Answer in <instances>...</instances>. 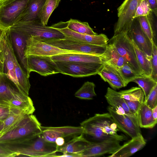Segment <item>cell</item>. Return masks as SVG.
I'll list each match as a JSON object with an SVG mask.
<instances>
[{
  "instance_id": "cell-45",
  "label": "cell",
  "mask_w": 157,
  "mask_h": 157,
  "mask_svg": "<svg viewBox=\"0 0 157 157\" xmlns=\"http://www.w3.org/2000/svg\"><path fill=\"white\" fill-rule=\"evenodd\" d=\"M16 156L15 153L11 152L2 145L0 144V157Z\"/></svg>"
},
{
  "instance_id": "cell-25",
  "label": "cell",
  "mask_w": 157,
  "mask_h": 157,
  "mask_svg": "<svg viewBox=\"0 0 157 157\" xmlns=\"http://www.w3.org/2000/svg\"><path fill=\"white\" fill-rule=\"evenodd\" d=\"M102 63H106L113 67H120L126 63L114 46L108 43L105 52L99 56Z\"/></svg>"
},
{
  "instance_id": "cell-51",
  "label": "cell",
  "mask_w": 157,
  "mask_h": 157,
  "mask_svg": "<svg viewBox=\"0 0 157 157\" xmlns=\"http://www.w3.org/2000/svg\"><path fill=\"white\" fill-rule=\"evenodd\" d=\"M3 135L2 133H0V138Z\"/></svg>"
},
{
  "instance_id": "cell-42",
  "label": "cell",
  "mask_w": 157,
  "mask_h": 157,
  "mask_svg": "<svg viewBox=\"0 0 157 157\" xmlns=\"http://www.w3.org/2000/svg\"><path fill=\"white\" fill-rule=\"evenodd\" d=\"M17 110L9 107L0 106V122H3L10 114Z\"/></svg>"
},
{
  "instance_id": "cell-5",
  "label": "cell",
  "mask_w": 157,
  "mask_h": 157,
  "mask_svg": "<svg viewBox=\"0 0 157 157\" xmlns=\"http://www.w3.org/2000/svg\"><path fill=\"white\" fill-rule=\"evenodd\" d=\"M108 43L114 46L126 63L138 75H142L137 61L133 46L128 32H121L114 35L109 40Z\"/></svg>"
},
{
  "instance_id": "cell-43",
  "label": "cell",
  "mask_w": 157,
  "mask_h": 157,
  "mask_svg": "<svg viewBox=\"0 0 157 157\" xmlns=\"http://www.w3.org/2000/svg\"><path fill=\"white\" fill-rule=\"evenodd\" d=\"M124 100L131 112L137 118L138 110L142 103L138 101H130L125 99Z\"/></svg>"
},
{
  "instance_id": "cell-26",
  "label": "cell",
  "mask_w": 157,
  "mask_h": 157,
  "mask_svg": "<svg viewBox=\"0 0 157 157\" xmlns=\"http://www.w3.org/2000/svg\"><path fill=\"white\" fill-rule=\"evenodd\" d=\"M137 118L140 128H152L156 125L157 121L153 117L152 109L144 101L138 111Z\"/></svg>"
},
{
  "instance_id": "cell-30",
  "label": "cell",
  "mask_w": 157,
  "mask_h": 157,
  "mask_svg": "<svg viewBox=\"0 0 157 157\" xmlns=\"http://www.w3.org/2000/svg\"><path fill=\"white\" fill-rule=\"evenodd\" d=\"M135 50L136 59L142 75L151 76L152 69L150 60L140 50L133 41L131 40Z\"/></svg>"
},
{
  "instance_id": "cell-36",
  "label": "cell",
  "mask_w": 157,
  "mask_h": 157,
  "mask_svg": "<svg viewBox=\"0 0 157 157\" xmlns=\"http://www.w3.org/2000/svg\"><path fill=\"white\" fill-rule=\"evenodd\" d=\"M102 64V67L97 74L99 75L105 82H106L109 80H116L121 81L124 84L119 73L115 68L106 63Z\"/></svg>"
},
{
  "instance_id": "cell-10",
  "label": "cell",
  "mask_w": 157,
  "mask_h": 157,
  "mask_svg": "<svg viewBox=\"0 0 157 157\" xmlns=\"http://www.w3.org/2000/svg\"><path fill=\"white\" fill-rule=\"evenodd\" d=\"M25 57L26 73L29 77L32 71L35 72L43 76L60 73L55 62L51 56L29 55Z\"/></svg>"
},
{
  "instance_id": "cell-19",
  "label": "cell",
  "mask_w": 157,
  "mask_h": 157,
  "mask_svg": "<svg viewBox=\"0 0 157 157\" xmlns=\"http://www.w3.org/2000/svg\"><path fill=\"white\" fill-rule=\"evenodd\" d=\"M146 142L142 134L132 138L125 143L114 153L109 156L110 157H128L141 149Z\"/></svg>"
},
{
  "instance_id": "cell-1",
  "label": "cell",
  "mask_w": 157,
  "mask_h": 157,
  "mask_svg": "<svg viewBox=\"0 0 157 157\" xmlns=\"http://www.w3.org/2000/svg\"><path fill=\"white\" fill-rule=\"evenodd\" d=\"M83 134L88 140L98 143L112 140L122 141L126 137L118 134L119 129L108 113H96L80 123Z\"/></svg>"
},
{
  "instance_id": "cell-6",
  "label": "cell",
  "mask_w": 157,
  "mask_h": 157,
  "mask_svg": "<svg viewBox=\"0 0 157 157\" xmlns=\"http://www.w3.org/2000/svg\"><path fill=\"white\" fill-rule=\"evenodd\" d=\"M37 38L44 42L61 49L99 56L105 52L107 45L86 43L66 37L62 39Z\"/></svg>"
},
{
  "instance_id": "cell-11",
  "label": "cell",
  "mask_w": 157,
  "mask_h": 157,
  "mask_svg": "<svg viewBox=\"0 0 157 157\" xmlns=\"http://www.w3.org/2000/svg\"><path fill=\"white\" fill-rule=\"evenodd\" d=\"M29 0H13L0 6V27L6 29L12 26L25 9Z\"/></svg>"
},
{
  "instance_id": "cell-24",
  "label": "cell",
  "mask_w": 157,
  "mask_h": 157,
  "mask_svg": "<svg viewBox=\"0 0 157 157\" xmlns=\"http://www.w3.org/2000/svg\"><path fill=\"white\" fill-rule=\"evenodd\" d=\"M54 61H65L101 63L99 56L81 53H69L51 56Z\"/></svg>"
},
{
  "instance_id": "cell-14",
  "label": "cell",
  "mask_w": 157,
  "mask_h": 157,
  "mask_svg": "<svg viewBox=\"0 0 157 157\" xmlns=\"http://www.w3.org/2000/svg\"><path fill=\"white\" fill-rule=\"evenodd\" d=\"M120 141L115 140L98 143L92 142L85 151L78 154V157H98L107 154L111 155L120 147Z\"/></svg>"
},
{
  "instance_id": "cell-23",
  "label": "cell",
  "mask_w": 157,
  "mask_h": 157,
  "mask_svg": "<svg viewBox=\"0 0 157 157\" xmlns=\"http://www.w3.org/2000/svg\"><path fill=\"white\" fill-rule=\"evenodd\" d=\"M9 106L22 112L27 115L33 114L35 109L33 102L29 95L20 92L10 102Z\"/></svg>"
},
{
  "instance_id": "cell-22",
  "label": "cell",
  "mask_w": 157,
  "mask_h": 157,
  "mask_svg": "<svg viewBox=\"0 0 157 157\" xmlns=\"http://www.w3.org/2000/svg\"><path fill=\"white\" fill-rule=\"evenodd\" d=\"M45 1L46 0H29L25 9L15 24L19 22L40 20V12Z\"/></svg>"
},
{
  "instance_id": "cell-46",
  "label": "cell",
  "mask_w": 157,
  "mask_h": 157,
  "mask_svg": "<svg viewBox=\"0 0 157 157\" xmlns=\"http://www.w3.org/2000/svg\"><path fill=\"white\" fill-rule=\"evenodd\" d=\"M148 3L151 11L156 16L157 14V0H147Z\"/></svg>"
},
{
  "instance_id": "cell-28",
  "label": "cell",
  "mask_w": 157,
  "mask_h": 157,
  "mask_svg": "<svg viewBox=\"0 0 157 157\" xmlns=\"http://www.w3.org/2000/svg\"><path fill=\"white\" fill-rule=\"evenodd\" d=\"M151 14L147 16H140L137 18L142 30L151 41L157 45L156 29L151 21Z\"/></svg>"
},
{
  "instance_id": "cell-38",
  "label": "cell",
  "mask_w": 157,
  "mask_h": 157,
  "mask_svg": "<svg viewBox=\"0 0 157 157\" xmlns=\"http://www.w3.org/2000/svg\"><path fill=\"white\" fill-rule=\"evenodd\" d=\"M152 13L150 5L147 0H141L135 12L134 18L149 15Z\"/></svg>"
},
{
  "instance_id": "cell-18",
  "label": "cell",
  "mask_w": 157,
  "mask_h": 157,
  "mask_svg": "<svg viewBox=\"0 0 157 157\" xmlns=\"http://www.w3.org/2000/svg\"><path fill=\"white\" fill-rule=\"evenodd\" d=\"M6 29L17 59L26 73V59L25 55L26 39L21 34L15 29L10 28Z\"/></svg>"
},
{
  "instance_id": "cell-49",
  "label": "cell",
  "mask_w": 157,
  "mask_h": 157,
  "mask_svg": "<svg viewBox=\"0 0 157 157\" xmlns=\"http://www.w3.org/2000/svg\"><path fill=\"white\" fill-rule=\"evenodd\" d=\"M3 128V122H0V133Z\"/></svg>"
},
{
  "instance_id": "cell-44",
  "label": "cell",
  "mask_w": 157,
  "mask_h": 157,
  "mask_svg": "<svg viewBox=\"0 0 157 157\" xmlns=\"http://www.w3.org/2000/svg\"><path fill=\"white\" fill-rule=\"evenodd\" d=\"M106 82L109 83L112 89L115 90L125 86L123 82L118 80H109Z\"/></svg>"
},
{
  "instance_id": "cell-53",
  "label": "cell",
  "mask_w": 157,
  "mask_h": 157,
  "mask_svg": "<svg viewBox=\"0 0 157 157\" xmlns=\"http://www.w3.org/2000/svg\"></svg>"
},
{
  "instance_id": "cell-48",
  "label": "cell",
  "mask_w": 157,
  "mask_h": 157,
  "mask_svg": "<svg viewBox=\"0 0 157 157\" xmlns=\"http://www.w3.org/2000/svg\"><path fill=\"white\" fill-rule=\"evenodd\" d=\"M152 116L154 119L157 121V106L152 109Z\"/></svg>"
},
{
  "instance_id": "cell-15",
  "label": "cell",
  "mask_w": 157,
  "mask_h": 157,
  "mask_svg": "<svg viewBox=\"0 0 157 157\" xmlns=\"http://www.w3.org/2000/svg\"><path fill=\"white\" fill-rule=\"evenodd\" d=\"M105 97L110 106L117 113L127 115L135 125L139 127L136 117L131 112L124 99L121 97L119 92L108 87Z\"/></svg>"
},
{
  "instance_id": "cell-39",
  "label": "cell",
  "mask_w": 157,
  "mask_h": 157,
  "mask_svg": "<svg viewBox=\"0 0 157 157\" xmlns=\"http://www.w3.org/2000/svg\"><path fill=\"white\" fill-rule=\"evenodd\" d=\"M150 61L152 69L150 76L157 81V46L153 42L152 43V49Z\"/></svg>"
},
{
  "instance_id": "cell-7",
  "label": "cell",
  "mask_w": 157,
  "mask_h": 157,
  "mask_svg": "<svg viewBox=\"0 0 157 157\" xmlns=\"http://www.w3.org/2000/svg\"><path fill=\"white\" fill-rule=\"evenodd\" d=\"M60 73L75 77H86L98 74L101 63L73 61H55Z\"/></svg>"
},
{
  "instance_id": "cell-40",
  "label": "cell",
  "mask_w": 157,
  "mask_h": 157,
  "mask_svg": "<svg viewBox=\"0 0 157 157\" xmlns=\"http://www.w3.org/2000/svg\"><path fill=\"white\" fill-rule=\"evenodd\" d=\"M144 101L151 109L157 106V85L151 91L147 100Z\"/></svg>"
},
{
  "instance_id": "cell-37",
  "label": "cell",
  "mask_w": 157,
  "mask_h": 157,
  "mask_svg": "<svg viewBox=\"0 0 157 157\" xmlns=\"http://www.w3.org/2000/svg\"><path fill=\"white\" fill-rule=\"evenodd\" d=\"M113 67L119 73L125 86L133 79L139 76L126 63L121 67Z\"/></svg>"
},
{
  "instance_id": "cell-9",
  "label": "cell",
  "mask_w": 157,
  "mask_h": 157,
  "mask_svg": "<svg viewBox=\"0 0 157 157\" xmlns=\"http://www.w3.org/2000/svg\"><path fill=\"white\" fill-rule=\"evenodd\" d=\"M76 53H80L59 48L44 42L37 37L31 36L26 40L25 51V57L29 55L52 56Z\"/></svg>"
},
{
  "instance_id": "cell-27",
  "label": "cell",
  "mask_w": 157,
  "mask_h": 157,
  "mask_svg": "<svg viewBox=\"0 0 157 157\" xmlns=\"http://www.w3.org/2000/svg\"><path fill=\"white\" fill-rule=\"evenodd\" d=\"M15 73L19 90L29 95L31 85L26 73L19 63L17 58L15 62Z\"/></svg>"
},
{
  "instance_id": "cell-2",
  "label": "cell",
  "mask_w": 157,
  "mask_h": 157,
  "mask_svg": "<svg viewBox=\"0 0 157 157\" xmlns=\"http://www.w3.org/2000/svg\"><path fill=\"white\" fill-rule=\"evenodd\" d=\"M41 126L35 115H27L15 128L0 138V144L13 145L27 141L42 133Z\"/></svg>"
},
{
  "instance_id": "cell-47",
  "label": "cell",
  "mask_w": 157,
  "mask_h": 157,
  "mask_svg": "<svg viewBox=\"0 0 157 157\" xmlns=\"http://www.w3.org/2000/svg\"><path fill=\"white\" fill-rule=\"evenodd\" d=\"M65 143L64 138L60 137L56 138L55 143L58 147H60L63 145Z\"/></svg>"
},
{
  "instance_id": "cell-13",
  "label": "cell",
  "mask_w": 157,
  "mask_h": 157,
  "mask_svg": "<svg viewBox=\"0 0 157 157\" xmlns=\"http://www.w3.org/2000/svg\"><path fill=\"white\" fill-rule=\"evenodd\" d=\"M51 27L61 32L66 37L81 42L99 45H107L108 44L109 39L104 34L90 35L78 33L64 26L60 22Z\"/></svg>"
},
{
  "instance_id": "cell-20",
  "label": "cell",
  "mask_w": 157,
  "mask_h": 157,
  "mask_svg": "<svg viewBox=\"0 0 157 157\" xmlns=\"http://www.w3.org/2000/svg\"><path fill=\"white\" fill-rule=\"evenodd\" d=\"M92 142L81 134L73 137L62 146L58 147V152L64 154H80L85 151Z\"/></svg>"
},
{
  "instance_id": "cell-34",
  "label": "cell",
  "mask_w": 157,
  "mask_h": 157,
  "mask_svg": "<svg viewBox=\"0 0 157 157\" xmlns=\"http://www.w3.org/2000/svg\"><path fill=\"white\" fill-rule=\"evenodd\" d=\"M95 87L93 82L87 81L75 93V96L81 99L92 100L97 95L94 90Z\"/></svg>"
},
{
  "instance_id": "cell-3",
  "label": "cell",
  "mask_w": 157,
  "mask_h": 157,
  "mask_svg": "<svg viewBox=\"0 0 157 157\" xmlns=\"http://www.w3.org/2000/svg\"><path fill=\"white\" fill-rule=\"evenodd\" d=\"M17 156L55 157L58 147L55 143L46 141L41 134L23 143L13 145L2 144Z\"/></svg>"
},
{
  "instance_id": "cell-16",
  "label": "cell",
  "mask_w": 157,
  "mask_h": 157,
  "mask_svg": "<svg viewBox=\"0 0 157 157\" xmlns=\"http://www.w3.org/2000/svg\"><path fill=\"white\" fill-rule=\"evenodd\" d=\"M128 33L130 39L133 41L138 48L151 60L153 42L142 30L138 21L137 22L134 20Z\"/></svg>"
},
{
  "instance_id": "cell-52",
  "label": "cell",
  "mask_w": 157,
  "mask_h": 157,
  "mask_svg": "<svg viewBox=\"0 0 157 157\" xmlns=\"http://www.w3.org/2000/svg\"><path fill=\"white\" fill-rule=\"evenodd\" d=\"M4 0H0V3L4 1Z\"/></svg>"
},
{
  "instance_id": "cell-8",
  "label": "cell",
  "mask_w": 157,
  "mask_h": 157,
  "mask_svg": "<svg viewBox=\"0 0 157 157\" xmlns=\"http://www.w3.org/2000/svg\"><path fill=\"white\" fill-rule=\"evenodd\" d=\"M141 0H125L117 8L118 19L114 28V34L128 32L133 21L136 9Z\"/></svg>"
},
{
  "instance_id": "cell-12",
  "label": "cell",
  "mask_w": 157,
  "mask_h": 157,
  "mask_svg": "<svg viewBox=\"0 0 157 157\" xmlns=\"http://www.w3.org/2000/svg\"><path fill=\"white\" fill-rule=\"evenodd\" d=\"M3 42L4 58V74L12 81L19 89L15 73V62L17 57L6 29H5L4 32Z\"/></svg>"
},
{
  "instance_id": "cell-17",
  "label": "cell",
  "mask_w": 157,
  "mask_h": 157,
  "mask_svg": "<svg viewBox=\"0 0 157 157\" xmlns=\"http://www.w3.org/2000/svg\"><path fill=\"white\" fill-rule=\"evenodd\" d=\"M107 109L117 128L120 131L131 138L142 134L140 128L135 125L127 115L118 114L110 106L108 107Z\"/></svg>"
},
{
  "instance_id": "cell-32",
  "label": "cell",
  "mask_w": 157,
  "mask_h": 157,
  "mask_svg": "<svg viewBox=\"0 0 157 157\" xmlns=\"http://www.w3.org/2000/svg\"><path fill=\"white\" fill-rule=\"evenodd\" d=\"M27 115L18 110L11 113L3 121V128L0 133L3 135L13 129Z\"/></svg>"
},
{
  "instance_id": "cell-4",
  "label": "cell",
  "mask_w": 157,
  "mask_h": 157,
  "mask_svg": "<svg viewBox=\"0 0 157 157\" xmlns=\"http://www.w3.org/2000/svg\"><path fill=\"white\" fill-rule=\"evenodd\" d=\"M9 28L17 30L26 39L31 36L42 39H62L65 37L57 29L44 25L40 20L17 22Z\"/></svg>"
},
{
  "instance_id": "cell-29",
  "label": "cell",
  "mask_w": 157,
  "mask_h": 157,
  "mask_svg": "<svg viewBox=\"0 0 157 157\" xmlns=\"http://www.w3.org/2000/svg\"><path fill=\"white\" fill-rule=\"evenodd\" d=\"M59 22L64 26L78 33L90 35L98 34L94 31L87 22L71 19L66 22Z\"/></svg>"
},
{
  "instance_id": "cell-50",
  "label": "cell",
  "mask_w": 157,
  "mask_h": 157,
  "mask_svg": "<svg viewBox=\"0 0 157 157\" xmlns=\"http://www.w3.org/2000/svg\"><path fill=\"white\" fill-rule=\"evenodd\" d=\"M4 74L0 72V82L1 81V80H2V78L3 77Z\"/></svg>"
},
{
  "instance_id": "cell-33",
  "label": "cell",
  "mask_w": 157,
  "mask_h": 157,
  "mask_svg": "<svg viewBox=\"0 0 157 157\" xmlns=\"http://www.w3.org/2000/svg\"><path fill=\"white\" fill-rule=\"evenodd\" d=\"M119 92L121 97L124 99L138 101L141 103L144 101V94L140 87H132L129 89L121 90Z\"/></svg>"
},
{
  "instance_id": "cell-31",
  "label": "cell",
  "mask_w": 157,
  "mask_h": 157,
  "mask_svg": "<svg viewBox=\"0 0 157 157\" xmlns=\"http://www.w3.org/2000/svg\"><path fill=\"white\" fill-rule=\"evenodd\" d=\"M131 82L138 84L142 90L144 95V101H145L154 87L157 85V81L150 76L140 75L137 76Z\"/></svg>"
},
{
  "instance_id": "cell-21",
  "label": "cell",
  "mask_w": 157,
  "mask_h": 157,
  "mask_svg": "<svg viewBox=\"0 0 157 157\" xmlns=\"http://www.w3.org/2000/svg\"><path fill=\"white\" fill-rule=\"evenodd\" d=\"M20 92H22L4 74L0 82V106L9 107L10 102L16 94Z\"/></svg>"
},
{
  "instance_id": "cell-41",
  "label": "cell",
  "mask_w": 157,
  "mask_h": 157,
  "mask_svg": "<svg viewBox=\"0 0 157 157\" xmlns=\"http://www.w3.org/2000/svg\"><path fill=\"white\" fill-rule=\"evenodd\" d=\"M4 29L0 27V72L4 74V58L3 37Z\"/></svg>"
},
{
  "instance_id": "cell-35",
  "label": "cell",
  "mask_w": 157,
  "mask_h": 157,
  "mask_svg": "<svg viewBox=\"0 0 157 157\" xmlns=\"http://www.w3.org/2000/svg\"><path fill=\"white\" fill-rule=\"evenodd\" d=\"M61 0H46L40 12V19L44 25L47 24L49 19L54 10L58 6Z\"/></svg>"
}]
</instances>
